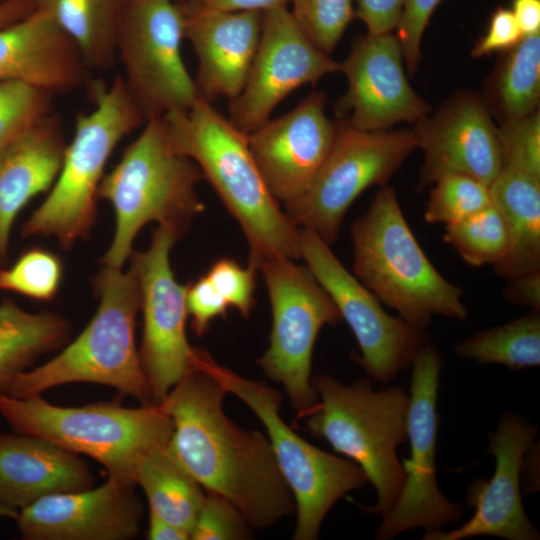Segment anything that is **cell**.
I'll return each mask as SVG.
<instances>
[{"label":"cell","mask_w":540,"mask_h":540,"mask_svg":"<svg viewBox=\"0 0 540 540\" xmlns=\"http://www.w3.org/2000/svg\"><path fill=\"white\" fill-rule=\"evenodd\" d=\"M129 486L107 479L98 487L44 497L15 519L26 540H131L144 507Z\"/></svg>","instance_id":"44dd1931"},{"label":"cell","mask_w":540,"mask_h":540,"mask_svg":"<svg viewBox=\"0 0 540 540\" xmlns=\"http://www.w3.org/2000/svg\"><path fill=\"white\" fill-rule=\"evenodd\" d=\"M168 445L151 451L141 460L136 485L144 491L150 513L188 531L191 537L205 490L174 457Z\"/></svg>","instance_id":"f1b7e54d"},{"label":"cell","mask_w":540,"mask_h":540,"mask_svg":"<svg viewBox=\"0 0 540 540\" xmlns=\"http://www.w3.org/2000/svg\"><path fill=\"white\" fill-rule=\"evenodd\" d=\"M8 80L54 94L87 89L92 81L77 46L39 8L0 29V81Z\"/></svg>","instance_id":"603a6c76"},{"label":"cell","mask_w":540,"mask_h":540,"mask_svg":"<svg viewBox=\"0 0 540 540\" xmlns=\"http://www.w3.org/2000/svg\"><path fill=\"white\" fill-rule=\"evenodd\" d=\"M317 402L301 419L309 433L357 464L376 492V504L358 505L384 515L397 500L405 474L396 448L407 439L409 396L398 386L374 391L371 381L344 384L329 374L311 378Z\"/></svg>","instance_id":"ba28073f"},{"label":"cell","mask_w":540,"mask_h":540,"mask_svg":"<svg viewBox=\"0 0 540 540\" xmlns=\"http://www.w3.org/2000/svg\"><path fill=\"white\" fill-rule=\"evenodd\" d=\"M3 1H5V0H0V3L3 2Z\"/></svg>","instance_id":"f907efd6"},{"label":"cell","mask_w":540,"mask_h":540,"mask_svg":"<svg viewBox=\"0 0 540 540\" xmlns=\"http://www.w3.org/2000/svg\"><path fill=\"white\" fill-rule=\"evenodd\" d=\"M326 93L312 91L296 107L248 134L257 166L277 201L302 195L316 177L337 136L325 112Z\"/></svg>","instance_id":"d6986e66"},{"label":"cell","mask_w":540,"mask_h":540,"mask_svg":"<svg viewBox=\"0 0 540 540\" xmlns=\"http://www.w3.org/2000/svg\"><path fill=\"white\" fill-rule=\"evenodd\" d=\"M36 8V0H5L1 2L0 29L22 19Z\"/></svg>","instance_id":"c3c4849f"},{"label":"cell","mask_w":540,"mask_h":540,"mask_svg":"<svg viewBox=\"0 0 540 540\" xmlns=\"http://www.w3.org/2000/svg\"><path fill=\"white\" fill-rule=\"evenodd\" d=\"M54 96L22 81H0V149L53 113Z\"/></svg>","instance_id":"e575fe53"},{"label":"cell","mask_w":540,"mask_h":540,"mask_svg":"<svg viewBox=\"0 0 540 540\" xmlns=\"http://www.w3.org/2000/svg\"><path fill=\"white\" fill-rule=\"evenodd\" d=\"M335 72H340V62L310 42L287 6L266 10L245 83L229 100V120L249 134L270 119L290 93Z\"/></svg>","instance_id":"2e32d148"},{"label":"cell","mask_w":540,"mask_h":540,"mask_svg":"<svg viewBox=\"0 0 540 540\" xmlns=\"http://www.w3.org/2000/svg\"><path fill=\"white\" fill-rule=\"evenodd\" d=\"M536 436L537 428L526 419L503 414L496 432L490 435L487 450L495 458L494 473L488 480L474 481L467 490L466 501L475 508L474 515L455 530H426L422 539L461 540L474 536L539 539L538 530L524 512L520 493L524 455L532 448Z\"/></svg>","instance_id":"ffe728a7"},{"label":"cell","mask_w":540,"mask_h":540,"mask_svg":"<svg viewBox=\"0 0 540 540\" xmlns=\"http://www.w3.org/2000/svg\"><path fill=\"white\" fill-rule=\"evenodd\" d=\"M412 380L407 417L410 458L402 459L404 483L394 505L382 515L376 537L388 540L406 530L441 529L458 521L462 506L447 499L436 481L435 456L438 430L436 411L443 357L426 341L412 360Z\"/></svg>","instance_id":"4fadbf2b"},{"label":"cell","mask_w":540,"mask_h":540,"mask_svg":"<svg viewBox=\"0 0 540 540\" xmlns=\"http://www.w3.org/2000/svg\"><path fill=\"white\" fill-rule=\"evenodd\" d=\"M195 366L216 379L227 393L244 402L262 422L294 499L297 517L293 539H317L333 505L368 482L362 469L349 459L312 445L286 424L280 415L282 396L273 387L220 365L201 348H198Z\"/></svg>","instance_id":"9c48e42d"},{"label":"cell","mask_w":540,"mask_h":540,"mask_svg":"<svg viewBox=\"0 0 540 540\" xmlns=\"http://www.w3.org/2000/svg\"><path fill=\"white\" fill-rule=\"evenodd\" d=\"M93 485V474L78 454L36 436L0 434L3 504L19 511L44 497Z\"/></svg>","instance_id":"cb8c5ba5"},{"label":"cell","mask_w":540,"mask_h":540,"mask_svg":"<svg viewBox=\"0 0 540 540\" xmlns=\"http://www.w3.org/2000/svg\"><path fill=\"white\" fill-rule=\"evenodd\" d=\"M503 296L510 303L540 309V271L529 273L513 280L504 290Z\"/></svg>","instance_id":"ee69618b"},{"label":"cell","mask_w":540,"mask_h":540,"mask_svg":"<svg viewBox=\"0 0 540 540\" xmlns=\"http://www.w3.org/2000/svg\"><path fill=\"white\" fill-rule=\"evenodd\" d=\"M462 358L495 363L510 370L540 364V313L532 310L507 324L480 331L455 347Z\"/></svg>","instance_id":"4dcf8cb0"},{"label":"cell","mask_w":540,"mask_h":540,"mask_svg":"<svg viewBox=\"0 0 540 540\" xmlns=\"http://www.w3.org/2000/svg\"><path fill=\"white\" fill-rule=\"evenodd\" d=\"M354 16L367 28L368 34L394 32L407 0H355Z\"/></svg>","instance_id":"7bdbcfd3"},{"label":"cell","mask_w":540,"mask_h":540,"mask_svg":"<svg viewBox=\"0 0 540 540\" xmlns=\"http://www.w3.org/2000/svg\"><path fill=\"white\" fill-rule=\"evenodd\" d=\"M183 13L176 0H124L116 56L146 121L186 111L199 99L182 56Z\"/></svg>","instance_id":"8fae6325"},{"label":"cell","mask_w":540,"mask_h":540,"mask_svg":"<svg viewBox=\"0 0 540 540\" xmlns=\"http://www.w3.org/2000/svg\"><path fill=\"white\" fill-rule=\"evenodd\" d=\"M256 272L250 265L244 268L233 259L221 258L206 275L227 304L248 317L255 306Z\"/></svg>","instance_id":"f35d334b"},{"label":"cell","mask_w":540,"mask_h":540,"mask_svg":"<svg viewBox=\"0 0 540 540\" xmlns=\"http://www.w3.org/2000/svg\"><path fill=\"white\" fill-rule=\"evenodd\" d=\"M498 136L503 168L540 179V110L501 122Z\"/></svg>","instance_id":"8d00e7d4"},{"label":"cell","mask_w":540,"mask_h":540,"mask_svg":"<svg viewBox=\"0 0 540 540\" xmlns=\"http://www.w3.org/2000/svg\"><path fill=\"white\" fill-rule=\"evenodd\" d=\"M413 125L417 149L423 152L417 191L447 174L490 186L503 168L498 126L479 92L458 91Z\"/></svg>","instance_id":"e0dca14e"},{"label":"cell","mask_w":540,"mask_h":540,"mask_svg":"<svg viewBox=\"0 0 540 540\" xmlns=\"http://www.w3.org/2000/svg\"><path fill=\"white\" fill-rule=\"evenodd\" d=\"M403 65L394 32L357 38L340 62V72L348 82L336 108L341 122L358 130L376 131L401 122L414 124L429 115V104L411 87Z\"/></svg>","instance_id":"ac0fdd59"},{"label":"cell","mask_w":540,"mask_h":540,"mask_svg":"<svg viewBox=\"0 0 540 540\" xmlns=\"http://www.w3.org/2000/svg\"><path fill=\"white\" fill-rule=\"evenodd\" d=\"M146 536L150 540H189L190 533L149 512Z\"/></svg>","instance_id":"7dc6e473"},{"label":"cell","mask_w":540,"mask_h":540,"mask_svg":"<svg viewBox=\"0 0 540 540\" xmlns=\"http://www.w3.org/2000/svg\"><path fill=\"white\" fill-rule=\"evenodd\" d=\"M225 11L264 12L276 7L287 6L289 0H176Z\"/></svg>","instance_id":"f6af8a7d"},{"label":"cell","mask_w":540,"mask_h":540,"mask_svg":"<svg viewBox=\"0 0 540 540\" xmlns=\"http://www.w3.org/2000/svg\"><path fill=\"white\" fill-rule=\"evenodd\" d=\"M92 279L97 310L72 342L42 365L19 374L2 394L24 398L64 384L110 386L140 404H155L135 340L141 299L137 276L129 267L102 265Z\"/></svg>","instance_id":"3957f363"},{"label":"cell","mask_w":540,"mask_h":540,"mask_svg":"<svg viewBox=\"0 0 540 540\" xmlns=\"http://www.w3.org/2000/svg\"><path fill=\"white\" fill-rule=\"evenodd\" d=\"M87 90L93 108L75 115L59 175L21 228L22 237H54L64 250L90 237L108 160L119 142L146 122L121 74L110 83L92 80Z\"/></svg>","instance_id":"277c9868"},{"label":"cell","mask_w":540,"mask_h":540,"mask_svg":"<svg viewBox=\"0 0 540 540\" xmlns=\"http://www.w3.org/2000/svg\"><path fill=\"white\" fill-rule=\"evenodd\" d=\"M162 120L174 149L195 162L238 222L249 245V265L258 271L270 259H300V229L271 194L248 134L202 99Z\"/></svg>","instance_id":"7a4b0ae2"},{"label":"cell","mask_w":540,"mask_h":540,"mask_svg":"<svg viewBox=\"0 0 540 540\" xmlns=\"http://www.w3.org/2000/svg\"><path fill=\"white\" fill-rule=\"evenodd\" d=\"M523 34L511 11L506 7H498L492 14L486 33L479 38L471 50L473 58L503 52L517 45Z\"/></svg>","instance_id":"b9f144b4"},{"label":"cell","mask_w":540,"mask_h":540,"mask_svg":"<svg viewBox=\"0 0 540 540\" xmlns=\"http://www.w3.org/2000/svg\"><path fill=\"white\" fill-rule=\"evenodd\" d=\"M442 0H407L396 28L404 64L412 76L418 68L421 42L429 20Z\"/></svg>","instance_id":"ab89813d"},{"label":"cell","mask_w":540,"mask_h":540,"mask_svg":"<svg viewBox=\"0 0 540 540\" xmlns=\"http://www.w3.org/2000/svg\"><path fill=\"white\" fill-rule=\"evenodd\" d=\"M490 191L508 232V249L495 273L510 281L540 271V179L503 168Z\"/></svg>","instance_id":"484cf974"},{"label":"cell","mask_w":540,"mask_h":540,"mask_svg":"<svg viewBox=\"0 0 540 540\" xmlns=\"http://www.w3.org/2000/svg\"><path fill=\"white\" fill-rule=\"evenodd\" d=\"M289 10L304 35L330 55L354 16L352 0H289Z\"/></svg>","instance_id":"d590c367"},{"label":"cell","mask_w":540,"mask_h":540,"mask_svg":"<svg viewBox=\"0 0 540 540\" xmlns=\"http://www.w3.org/2000/svg\"><path fill=\"white\" fill-rule=\"evenodd\" d=\"M300 258L335 303L359 345L368 376L387 382L411 365L425 332L388 314L382 302L335 256L316 233L300 229Z\"/></svg>","instance_id":"9a60e30c"},{"label":"cell","mask_w":540,"mask_h":540,"mask_svg":"<svg viewBox=\"0 0 540 540\" xmlns=\"http://www.w3.org/2000/svg\"><path fill=\"white\" fill-rule=\"evenodd\" d=\"M19 511L0 502V517L15 520Z\"/></svg>","instance_id":"681fc988"},{"label":"cell","mask_w":540,"mask_h":540,"mask_svg":"<svg viewBox=\"0 0 540 540\" xmlns=\"http://www.w3.org/2000/svg\"><path fill=\"white\" fill-rule=\"evenodd\" d=\"M178 2V1H177ZM184 38L198 60L194 78L199 99L212 103L236 97L255 56L262 12L225 11L180 3Z\"/></svg>","instance_id":"7402d4cb"},{"label":"cell","mask_w":540,"mask_h":540,"mask_svg":"<svg viewBox=\"0 0 540 540\" xmlns=\"http://www.w3.org/2000/svg\"><path fill=\"white\" fill-rule=\"evenodd\" d=\"M203 179L195 162L174 149L162 118L146 121L98 189V199L108 201L115 214L113 239L101 264L122 268L137 234L150 222L183 236L204 211L196 191Z\"/></svg>","instance_id":"8992f818"},{"label":"cell","mask_w":540,"mask_h":540,"mask_svg":"<svg viewBox=\"0 0 540 540\" xmlns=\"http://www.w3.org/2000/svg\"><path fill=\"white\" fill-rule=\"evenodd\" d=\"M444 241L471 266L496 265L508 249L505 220L493 204L457 223L445 225Z\"/></svg>","instance_id":"1f68e13d"},{"label":"cell","mask_w":540,"mask_h":540,"mask_svg":"<svg viewBox=\"0 0 540 540\" xmlns=\"http://www.w3.org/2000/svg\"><path fill=\"white\" fill-rule=\"evenodd\" d=\"M67 144L61 117L54 111L0 149V268L8 261L18 213L36 195L52 188Z\"/></svg>","instance_id":"d4e9b609"},{"label":"cell","mask_w":540,"mask_h":540,"mask_svg":"<svg viewBox=\"0 0 540 540\" xmlns=\"http://www.w3.org/2000/svg\"><path fill=\"white\" fill-rule=\"evenodd\" d=\"M181 237L170 227L158 226L149 247L133 251L129 257L139 283L143 315L139 357L155 404L197 369L198 348L189 344L186 335V285L176 281L170 266V251Z\"/></svg>","instance_id":"5bb4252c"},{"label":"cell","mask_w":540,"mask_h":540,"mask_svg":"<svg viewBox=\"0 0 540 540\" xmlns=\"http://www.w3.org/2000/svg\"><path fill=\"white\" fill-rule=\"evenodd\" d=\"M62 277L63 265L59 256L35 247L24 251L9 268H0V291L51 301L60 289Z\"/></svg>","instance_id":"836d02e7"},{"label":"cell","mask_w":540,"mask_h":540,"mask_svg":"<svg viewBox=\"0 0 540 540\" xmlns=\"http://www.w3.org/2000/svg\"><path fill=\"white\" fill-rule=\"evenodd\" d=\"M417 149L412 129L365 131L337 122V136L308 189L284 203V212L299 229L316 233L327 244L338 237L355 199L387 181Z\"/></svg>","instance_id":"7c38bea8"},{"label":"cell","mask_w":540,"mask_h":540,"mask_svg":"<svg viewBox=\"0 0 540 540\" xmlns=\"http://www.w3.org/2000/svg\"><path fill=\"white\" fill-rule=\"evenodd\" d=\"M0 415L14 433L48 440L100 463L108 479L136 486L141 460L169 444L173 422L158 404L130 408L117 401L58 406L41 394L17 398L0 393Z\"/></svg>","instance_id":"52a82bcc"},{"label":"cell","mask_w":540,"mask_h":540,"mask_svg":"<svg viewBox=\"0 0 540 540\" xmlns=\"http://www.w3.org/2000/svg\"><path fill=\"white\" fill-rule=\"evenodd\" d=\"M249 524L238 508L226 498L205 492L192 540H242L250 536Z\"/></svg>","instance_id":"74e56055"},{"label":"cell","mask_w":540,"mask_h":540,"mask_svg":"<svg viewBox=\"0 0 540 540\" xmlns=\"http://www.w3.org/2000/svg\"><path fill=\"white\" fill-rule=\"evenodd\" d=\"M492 204L490 186L467 175L440 177L429 193L424 219L445 225L460 222Z\"/></svg>","instance_id":"d6a6232c"},{"label":"cell","mask_w":540,"mask_h":540,"mask_svg":"<svg viewBox=\"0 0 540 540\" xmlns=\"http://www.w3.org/2000/svg\"><path fill=\"white\" fill-rule=\"evenodd\" d=\"M72 326L63 315L51 311L29 313L12 299L0 301V393L21 373L34 367L48 353L61 350L70 339Z\"/></svg>","instance_id":"4316f807"},{"label":"cell","mask_w":540,"mask_h":540,"mask_svg":"<svg viewBox=\"0 0 540 540\" xmlns=\"http://www.w3.org/2000/svg\"><path fill=\"white\" fill-rule=\"evenodd\" d=\"M484 87L483 97L500 123L538 110L540 33L523 36L517 45L503 51Z\"/></svg>","instance_id":"f546056e"},{"label":"cell","mask_w":540,"mask_h":540,"mask_svg":"<svg viewBox=\"0 0 540 540\" xmlns=\"http://www.w3.org/2000/svg\"><path fill=\"white\" fill-rule=\"evenodd\" d=\"M511 11L523 36L540 33V0H513Z\"/></svg>","instance_id":"bcb514c9"},{"label":"cell","mask_w":540,"mask_h":540,"mask_svg":"<svg viewBox=\"0 0 540 540\" xmlns=\"http://www.w3.org/2000/svg\"><path fill=\"white\" fill-rule=\"evenodd\" d=\"M261 270L272 310L269 346L257 360L280 383L301 420L317 402L311 383L313 349L325 325L342 318L335 303L306 265L288 258L264 262Z\"/></svg>","instance_id":"30bf717a"},{"label":"cell","mask_w":540,"mask_h":540,"mask_svg":"<svg viewBox=\"0 0 540 540\" xmlns=\"http://www.w3.org/2000/svg\"><path fill=\"white\" fill-rule=\"evenodd\" d=\"M124 0H36L74 42L92 70H108L116 60V34Z\"/></svg>","instance_id":"83f0119b"},{"label":"cell","mask_w":540,"mask_h":540,"mask_svg":"<svg viewBox=\"0 0 540 540\" xmlns=\"http://www.w3.org/2000/svg\"><path fill=\"white\" fill-rule=\"evenodd\" d=\"M225 388L202 369L181 379L160 407L173 422L169 450L205 492L220 495L250 527L265 529L295 511L266 435L224 412Z\"/></svg>","instance_id":"6da1fadb"},{"label":"cell","mask_w":540,"mask_h":540,"mask_svg":"<svg viewBox=\"0 0 540 540\" xmlns=\"http://www.w3.org/2000/svg\"><path fill=\"white\" fill-rule=\"evenodd\" d=\"M185 302L191 328L201 337L218 317H225L229 305L205 274L186 285Z\"/></svg>","instance_id":"60d3db41"},{"label":"cell","mask_w":540,"mask_h":540,"mask_svg":"<svg viewBox=\"0 0 540 540\" xmlns=\"http://www.w3.org/2000/svg\"><path fill=\"white\" fill-rule=\"evenodd\" d=\"M350 233L354 275L406 323L425 331L434 316L466 319L462 289L430 262L391 186L380 187Z\"/></svg>","instance_id":"5b68a950"}]
</instances>
